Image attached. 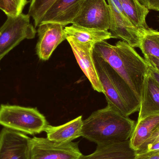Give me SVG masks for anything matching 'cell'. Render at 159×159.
Here are the masks:
<instances>
[{
	"label": "cell",
	"instance_id": "obj_1",
	"mask_svg": "<svg viewBox=\"0 0 159 159\" xmlns=\"http://www.w3.org/2000/svg\"><path fill=\"white\" fill-rule=\"evenodd\" d=\"M93 52L103 59L124 80L141 99L144 81L148 70L144 58L123 41L115 45L106 41L96 43Z\"/></svg>",
	"mask_w": 159,
	"mask_h": 159
},
{
	"label": "cell",
	"instance_id": "obj_2",
	"mask_svg": "<svg viewBox=\"0 0 159 159\" xmlns=\"http://www.w3.org/2000/svg\"><path fill=\"white\" fill-rule=\"evenodd\" d=\"M134 120L107 105L83 120L82 137L97 145L129 140L135 127Z\"/></svg>",
	"mask_w": 159,
	"mask_h": 159
},
{
	"label": "cell",
	"instance_id": "obj_3",
	"mask_svg": "<svg viewBox=\"0 0 159 159\" xmlns=\"http://www.w3.org/2000/svg\"><path fill=\"white\" fill-rule=\"evenodd\" d=\"M93 58L107 105L126 116L139 111L140 100L127 82L108 62L94 52Z\"/></svg>",
	"mask_w": 159,
	"mask_h": 159
},
{
	"label": "cell",
	"instance_id": "obj_4",
	"mask_svg": "<svg viewBox=\"0 0 159 159\" xmlns=\"http://www.w3.org/2000/svg\"><path fill=\"white\" fill-rule=\"evenodd\" d=\"M0 125L33 135L44 131L48 123L45 117L36 108L2 104L0 106Z\"/></svg>",
	"mask_w": 159,
	"mask_h": 159
},
{
	"label": "cell",
	"instance_id": "obj_5",
	"mask_svg": "<svg viewBox=\"0 0 159 159\" xmlns=\"http://www.w3.org/2000/svg\"><path fill=\"white\" fill-rule=\"evenodd\" d=\"M29 14L7 16L0 28V61L6 55L25 39H33L35 28L30 21Z\"/></svg>",
	"mask_w": 159,
	"mask_h": 159
},
{
	"label": "cell",
	"instance_id": "obj_6",
	"mask_svg": "<svg viewBox=\"0 0 159 159\" xmlns=\"http://www.w3.org/2000/svg\"><path fill=\"white\" fill-rule=\"evenodd\" d=\"M30 159H80L78 143H59L47 138L34 137L29 143Z\"/></svg>",
	"mask_w": 159,
	"mask_h": 159
},
{
	"label": "cell",
	"instance_id": "obj_7",
	"mask_svg": "<svg viewBox=\"0 0 159 159\" xmlns=\"http://www.w3.org/2000/svg\"><path fill=\"white\" fill-rule=\"evenodd\" d=\"M110 7L106 0H85L72 24L108 31L111 24Z\"/></svg>",
	"mask_w": 159,
	"mask_h": 159
},
{
	"label": "cell",
	"instance_id": "obj_8",
	"mask_svg": "<svg viewBox=\"0 0 159 159\" xmlns=\"http://www.w3.org/2000/svg\"><path fill=\"white\" fill-rule=\"evenodd\" d=\"M107 1L111 14L109 30L114 38L121 39L133 48H139L143 34L128 18L119 0Z\"/></svg>",
	"mask_w": 159,
	"mask_h": 159
},
{
	"label": "cell",
	"instance_id": "obj_9",
	"mask_svg": "<svg viewBox=\"0 0 159 159\" xmlns=\"http://www.w3.org/2000/svg\"><path fill=\"white\" fill-rule=\"evenodd\" d=\"M66 40L72 49L80 69L91 84L93 89L104 93V90L97 75L93 58V43H83L72 37L67 36Z\"/></svg>",
	"mask_w": 159,
	"mask_h": 159
},
{
	"label": "cell",
	"instance_id": "obj_10",
	"mask_svg": "<svg viewBox=\"0 0 159 159\" xmlns=\"http://www.w3.org/2000/svg\"><path fill=\"white\" fill-rule=\"evenodd\" d=\"M65 27L61 24L55 22L41 23L38 26V41L36 51L40 60L47 61L49 59L58 46L66 40Z\"/></svg>",
	"mask_w": 159,
	"mask_h": 159
},
{
	"label": "cell",
	"instance_id": "obj_11",
	"mask_svg": "<svg viewBox=\"0 0 159 159\" xmlns=\"http://www.w3.org/2000/svg\"><path fill=\"white\" fill-rule=\"evenodd\" d=\"M0 136V159H30V137L6 128L2 130Z\"/></svg>",
	"mask_w": 159,
	"mask_h": 159
},
{
	"label": "cell",
	"instance_id": "obj_12",
	"mask_svg": "<svg viewBox=\"0 0 159 159\" xmlns=\"http://www.w3.org/2000/svg\"><path fill=\"white\" fill-rule=\"evenodd\" d=\"M85 0H57L48 9L42 23L55 22L66 27L72 23Z\"/></svg>",
	"mask_w": 159,
	"mask_h": 159
},
{
	"label": "cell",
	"instance_id": "obj_13",
	"mask_svg": "<svg viewBox=\"0 0 159 159\" xmlns=\"http://www.w3.org/2000/svg\"><path fill=\"white\" fill-rule=\"evenodd\" d=\"M139 111L138 120L159 114V86L148 70L143 85Z\"/></svg>",
	"mask_w": 159,
	"mask_h": 159
},
{
	"label": "cell",
	"instance_id": "obj_14",
	"mask_svg": "<svg viewBox=\"0 0 159 159\" xmlns=\"http://www.w3.org/2000/svg\"><path fill=\"white\" fill-rule=\"evenodd\" d=\"M136 154L129 140L120 143L97 145L94 152L87 156L82 155L80 159H134Z\"/></svg>",
	"mask_w": 159,
	"mask_h": 159
},
{
	"label": "cell",
	"instance_id": "obj_15",
	"mask_svg": "<svg viewBox=\"0 0 159 159\" xmlns=\"http://www.w3.org/2000/svg\"><path fill=\"white\" fill-rule=\"evenodd\" d=\"M82 116H79L60 126H53L48 124L44 132L46 133L47 138L52 142L59 143H70L82 136Z\"/></svg>",
	"mask_w": 159,
	"mask_h": 159
},
{
	"label": "cell",
	"instance_id": "obj_16",
	"mask_svg": "<svg viewBox=\"0 0 159 159\" xmlns=\"http://www.w3.org/2000/svg\"><path fill=\"white\" fill-rule=\"evenodd\" d=\"M159 129V114L138 120L130 138L131 146L138 151Z\"/></svg>",
	"mask_w": 159,
	"mask_h": 159
},
{
	"label": "cell",
	"instance_id": "obj_17",
	"mask_svg": "<svg viewBox=\"0 0 159 159\" xmlns=\"http://www.w3.org/2000/svg\"><path fill=\"white\" fill-rule=\"evenodd\" d=\"M66 37L70 36L83 43L96 44L107 40L114 38L110 32L89 29L72 24L64 28Z\"/></svg>",
	"mask_w": 159,
	"mask_h": 159
},
{
	"label": "cell",
	"instance_id": "obj_18",
	"mask_svg": "<svg viewBox=\"0 0 159 159\" xmlns=\"http://www.w3.org/2000/svg\"><path fill=\"white\" fill-rule=\"evenodd\" d=\"M127 17L142 34L150 28L146 23L149 10L138 0H119Z\"/></svg>",
	"mask_w": 159,
	"mask_h": 159
},
{
	"label": "cell",
	"instance_id": "obj_19",
	"mask_svg": "<svg viewBox=\"0 0 159 159\" xmlns=\"http://www.w3.org/2000/svg\"><path fill=\"white\" fill-rule=\"evenodd\" d=\"M139 48L144 57L151 56L159 59V36L158 31L150 29L142 35Z\"/></svg>",
	"mask_w": 159,
	"mask_h": 159
},
{
	"label": "cell",
	"instance_id": "obj_20",
	"mask_svg": "<svg viewBox=\"0 0 159 159\" xmlns=\"http://www.w3.org/2000/svg\"><path fill=\"white\" fill-rule=\"evenodd\" d=\"M57 1L31 0L28 14L32 18L35 28L41 24L46 13Z\"/></svg>",
	"mask_w": 159,
	"mask_h": 159
},
{
	"label": "cell",
	"instance_id": "obj_21",
	"mask_svg": "<svg viewBox=\"0 0 159 159\" xmlns=\"http://www.w3.org/2000/svg\"><path fill=\"white\" fill-rule=\"evenodd\" d=\"M4 10L7 16L15 17L22 13L28 0H3Z\"/></svg>",
	"mask_w": 159,
	"mask_h": 159
},
{
	"label": "cell",
	"instance_id": "obj_22",
	"mask_svg": "<svg viewBox=\"0 0 159 159\" xmlns=\"http://www.w3.org/2000/svg\"><path fill=\"white\" fill-rule=\"evenodd\" d=\"M134 159H159V149L136 153Z\"/></svg>",
	"mask_w": 159,
	"mask_h": 159
},
{
	"label": "cell",
	"instance_id": "obj_23",
	"mask_svg": "<svg viewBox=\"0 0 159 159\" xmlns=\"http://www.w3.org/2000/svg\"><path fill=\"white\" fill-rule=\"evenodd\" d=\"M158 143H159V129L153 134L148 141L139 150L136 151V153H142L150 146Z\"/></svg>",
	"mask_w": 159,
	"mask_h": 159
},
{
	"label": "cell",
	"instance_id": "obj_24",
	"mask_svg": "<svg viewBox=\"0 0 159 159\" xmlns=\"http://www.w3.org/2000/svg\"><path fill=\"white\" fill-rule=\"evenodd\" d=\"M139 2L148 10L159 12V0H138Z\"/></svg>",
	"mask_w": 159,
	"mask_h": 159
},
{
	"label": "cell",
	"instance_id": "obj_25",
	"mask_svg": "<svg viewBox=\"0 0 159 159\" xmlns=\"http://www.w3.org/2000/svg\"><path fill=\"white\" fill-rule=\"evenodd\" d=\"M145 60L147 64L153 67L159 72V59L155 57L147 56L144 57Z\"/></svg>",
	"mask_w": 159,
	"mask_h": 159
},
{
	"label": "cell",
	"instance_id": "obj_26",
	"mask_svg": "<svg viewBox=\"0 0 159 159\" xmlns=\"http://www.w3.org/2000/svg\"><path fill=\"white\" fill-rule=\"evenodd\" d=\"M148 66V71L159 86V72L151 66Z\"/></svg>",
	"mask_w": 159,
	"mask_h": 159
},
{
	"label": "cell",
	"instance_id": "obj_27",
	"mask_svg": "<svg viewBox=\"0 0 159 159\" xmlns=\"http://www.w3.org/2000/svg\"><path fill=\"white\" fill-rule=\"evenodd\" d=\"M0 9L3 11H4V6L3 0H0Z\"/></svg>",
	"mask_w": 159,
	"mask_h": 159
},
{
	"label": "cell",
	"instance_id": "obj_28",
	"mask_svg": "<svg viewBox=\"0 0 159 159\" xmlns=\"http://www.w3.org/2000/svg\"><path fill=\"white\" fill-rule=\"evenodd\" d=\"M158 33L159 36V31H158Z\"/></svg>",
	"mask_w": 159,
	"mask_h": 159
},
{
	"label": "cell",
	"instance_id": "obj_29",
	"mask_svg": "<svg viewBox=\"0 0 159 159\" xmlns=\"http://www.w3.org/2000/svg\"><path fill=\"white\" fill-rule=\"evenodd\" d=\"M0 141H1V136H0Z\"/></svg>",
	"mask_w": 159,
	"mask_h": 159
}]
</instances>
